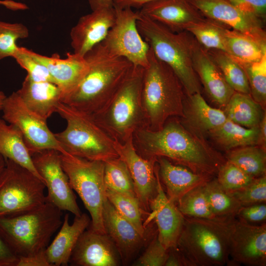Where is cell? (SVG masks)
I'll use <instances>...</instances> for the list:
<instances>
[{
    "label": "cell",
    "mask_w": 266,
    "mask_h": 266,
    "mask_svg": "<svg viewBox=\"0 0 266 266\" xmlns=\"http://www.w3.org/2000/svg\"><path fill=\"white\" fill-rule=\"evenodd\" d=\"M209 207L216 217H235L242 206L236 199L225 191L213 178L203 185Z\"/></svg>",
    "instance_id": "cell-34"
},
{
    "label": "cell",
    "mask_w": 266,
    "mask_h": 266,
    "mask_svg": "<svg viewBox=\"0 0 266 266\" xmlns=\"http://www.w3.org/2000/svg\"><path fill=\"white\" fill-rule=\"evenodd\" d=\"M0 4L12 10H25L28 8L27 5L24 3L12 0H0Z\"/></svg>",
    "instance_id": "cell-51"
},
{
    "label": "cell",
    "mask_w": 266,
    "mask_h": 266,
    "mask_svg": "<svg viewBox=\"0 0 266 266\" xmlns=\"http://www.w3.org/2000/svg\"><path fill=\"white\" fill-rule=\"evenodd\" d=\"M104 182L106 189L137 198L129 170L119 157L104 162Z\"/></svg>",
    "instance_id": "cell-36"
},
{
    "label": "cell",
    "mask_w": 266,
    "mask_h": 266,
    "mask_svg": "<svg viewBox=\"0 0 266 266\" xmlns=\"http://www.w3.org/2000/svg\"><path fill=\"white\" fill-rule=\"evenodd\" d=\"M118 255L106 234L95 232L88 227L78 239L69 264L77 266H116L119 265Z\"/></svg>",
    "instance_id": "cell-20"
},
{
    "label": "cell",
    "mask_w": 266,
    "mask_h": 266,
    "mask_svg": "<svg viewBox=\"0 0 266 266\" xmlns=\"http://www.w3.org/2000/svg\"><path fill=\"white\" fill-rule=\"evenodd\" d=\"M227 161L253 178L266 175V152L258 145L236 148L227 151Z\"/></svg>",
    "instance_id": "cell-32"
},
{
    "label": "cell",
    "mask_w": 266,
    "mask_h": 266,
    "mask_svg": "<svg viewBox=\"0 0 266 266\" xmlns=\"http://www.w3.org/2000/svg\"><path fill=\"white\" fill-rule=\"evenodd\" d=\"M18 258L0 233V266H16Z\"/></svg>",
    "instance_id": "cell-47"
},
{
    "label": "cell",
    "mask_w": 266,
    "mask_h": 266,
    "mask_svg": "<svg viewBox=\"0 0 266 266\" xmlns=\"http://www.w3.org/2000/svg\"><path fill=\"white\" fill-rule=\"evenodd\" d=\"M61 164L70 185L78 194L90 214L89 227L93 231L106 234L103 211L107 199L104 182V162L89 160L60 153Z\"/></svg>",
    "instance_id": "cell-9"
},
{
    "label": "cell",
    "mask_w": 266,
    "mask_h": 266,
    "mask_svg": "<svg viewBox=\"0 0 266 266\" xmlns=\"http://www.w3.org/2000/svg\"><path fill=\"white\" fill-rule=\"evenodd\" d=\"M155 172L157 180L156 196L149 203L150 213L144 227L153 221L157 227V237L166 248L177 246V242L183 228L184 216L176 204L167 197L163 188L156 163Z\"/></svg>",
    "instance_id": "cell-17"
},
{
    "label": "cell",
    "mask_w": 266,
    "mask_h": 266,
    "mask_svg": "<svg viewBox=\"0 0 266 266\" xmlns=\"http://www.w3.org/2000/svg\"><path fill=\"white\" fill-rule=\"evenodd\" d=\"M249 223L265 222L266 219V203L242 206L236 217Z\"/></svg>",
    "instance_id": "cell-46"
},
{
    "label": "cell",
    "mask_w": 266,
    "mask_h": 266,
    "mask_svg": "<svg viewBox=\"0 0 266 266\" xmlns=\"http://www.w3.org/2000/svg\"><path fill=\"white\" fill-rule=\"evenodd\" d=\"M13 58L19 66L25 69L28 75L35 81H49L54 83L47 68L33 58L27 52V49L18 47Z\"/></svg>",
    "instance_id": "cell-43"
},
{
    "label": "cell",
    "mask_w": 266,
    "mask_h": 266,
    "mask_svg": "<svg viewBox=\"0 0 266 266\" xmlns=\"http://www.w3.org/2000/svg\"><path fill=\"white\" fill-rule=\"evenodd\" d=\"M193 65L208 96L217 104L224 107L235 91L226 81L208 50L200 45L195 38Z\"/></svg>",
    "instance_id": "cell-23"
},
{
    "label": "cell",
    "mask_w": 266,
    "mask_h": 266,
    "mask_svg": "<svg viewBox=\"0 0 266 266\" xmlns=\"http://www.w3.org/2000/svg\"><path fill=\"white\" fill-rule=\"evenodd\" d=\"M5 160L0 176V217L36 208L47 200L44 183L28 169Z\"/></svg>",
    "instance_id": "cell-10"
},
{
    "label": "cell",
    "mask_w": 266,
    "mask_h": 266,
    "mask_svg": "<svg viewBox=\"0 0 266 266\" xmlns=\"http://www.w3.org/2000/svg\"><path fill=\"white\" fill-rule=\"evenodd\" d=\"M216 176L218 183L229 193L246 187L255 178L228 161L219 168Z\"/></svg>",
    "instance_id": "cell-41"
},
{
    "label": "cell",
    "mask_w": 266,
    "mask_h": 266,
    "mask_svg": "<svg viewBox=\"0 0 266 266\" xmlns=\"http://www.w3.org/2000/svg\"><path fill=\"white\" fill-rule=\"evenodd\" d=\"M16 266H51L44 251L28 256L19 257Z\"/></svg>",
    "instance_id": "cell-48"
},
{
    "label": "cell",
    "mask_w": 266,
    "mask_h": 266,
    "mask_svg": "<svg viewBox=\"0 0 266 266\" xmlns=\"http://www.w3.org/2000/svg\"><path fill=\"white\" fill-rule=\"evenodd\" d=\"M153 0H113V4L121 7L140 8L145 3Z\"/></svg>",
    "instance_id": "cell-50"
},
{
    "label": "cell",
    "mask_w": 266,
    "mask_h": 266,
    "mask_svg": "<svg viewBox=\"0 0 266 266\" xmlns=\"http://www.w3.org/2000/svg\"><path fill=\"white\" fill-rule=\"evenodd\" d=\"M138 12V30L156 57L174 72L186 95L201 93L200 83L193 65V36L186 31L173 32Z\"/></svg>",
    "instance_id": "cell-6"
},
{
    "label": "cell",
    "mask_w": 266,
    "mask_h": 266,
    "mask_svg": "<svg viewBox=\"0 0 266 266\" xmlns=\"http://www.w3.org/2000/svg\"><path fill=\"white\" fill-rule=\"evenodd\" d=\"M29 34L27 27L22 23H11L0 21V60L13 57L18 46L16 41Z\"/></svg>",
    "instance_id": "cell-40"
},
{
    "label": "cell",
    "mask_w": 266,
    "mask_h": 266,
    "mask_svg": "<svg viewBox=\"0 0 266 266\" xmlns=\"http://www.w3.org/2000/svg\"><path fill=\"white\" fill-rule=\"evenodd\" d=\"M16 92L26 106L45 121L56 112L63 97L61 89L55 84L35 81L28 75Z\"/></svg>",
    "instance_id": "cell-26"
},
{
    "label": "cell",
    "mask_w": 266,
    "mask_h": 266,
    "mask_svg": "<svg viewBox=\"0 0 266 266\" xmlns=\"http://www.w3.org/2000/svg\"><path fill=\"white\" fill-rule=\"evenodd\" d=\"M92 10L102 7L113 6V0H89Z\"/></svg>",
    "instance_id": "cell-53"
},
{
    "label": "cell",
    "mask_w": 266,
    "mask_h": 266,
    "mask_svg": "<svg viewBox=\"0 0 266 266\" xmlns=\"http://www.w3.org/2000/svg\"><path fill=\"white\" fill-rule=\"evenodd\" d=\"M138 11L177 33L186 31L204 17L189 0H153L143 4Z\"/></svg>",
    "instance_id": "cell-19"
},
{
    "label": "cell",
    "mask_w": 266,
    "mask_h": 266,
    "mask_svg": "<svg viewBox=\"0 0 266 266\" xmlns=\"http://www.w3.org/2000/svg\"><path fill=\"white\" fill-rule=\"evenodd\" d=\"M115 19L114 6L98 8L81 17L70 33L73 53L84 57L104 39Z\"/></svg>",
    "instance_id": "cell-18"
},
{
    "label": "cell",
    "mask_w": 266,
    "mask_h": 266,
    "mask_svg": "<svg viewBox=\"0 0 266 266\" xmlns=\"http://www.w3.org/2000/svg\"><path fill=\"white\" fill-rule=\"evenodd\" d=\"M84 57L88 70L77 88L62 102L92 115L111 100L133 65L125 58L111 54L101 42Z\"/></svg>",
    "instance_id": "cell-2"
},
{
    "label": "cell",
    "mask_w": 266,
    "mask_h": 266,
    "mask_svg": "<svg viewBox=\"0 0 266 266\" xmlns=\"http://www.w3.org/2000/svg\"><path fill=\"white\" fill-rule=\"evenodd\" d=\"M168 257V249L160 242L157 233L145 252L134 263L137 266H164Z\"/></svg>",
    "instance_id": "cell-44"
},
{
    "label": "cell",
    "mask_w": 266,
    "mask_h": 266,
    "mask_svg": "<svg viewBox=\"0 0 266 266\" xmlns=\"http://www.w3.org/2000/svg\"><path fill=\"white\" fill-rule=\"evenodd\" d=\"M2 111V118L21 132L31 155L49 149L67 153L48 127L46 121L29 109L17 92L6 97Z\"/></svg>",
    "instance_id": "cell-12"
},
{
    "label": "cell",
    "mask_w": 266,
    "mask_h": 266,
    "mask_svg": "<svg viewBox=\"0 0 266 266\" xmlns=\"http://www.w3.org/2000/svg\"><path fill=\"white\" fill-rule=\"evenodd\" d=\"M6 97V96L4 93L2 91H0V110H2L4 101Z\"/></svg>",
    "instance_id": "cell-55"
},
{
    "label": "cell",
    "mask_w": 266,
    "mask_h": 266,
    "mask_svg": "<svg viewBox=\"0 0 266 266\" xmlns=\"http://www.w3.org/2000/svg\"><path fill=\"white\" fill-rule=\"evenodd\" d=\"M240 65L246 74L251 96L264 108L266 103V55L259 61Z\"/></svg>",
    "instance_id": "cell-39"
},
{
    "label": "cell",
    "mask_w": 266,
    "mask_h": 266,
    "mask_svg": "<svg viewBox=\"0 0 266 266\" xmlns=\"http://www.w3.org/2000/svg\"><path fill=\"white\" fill-rule=\"evenodd\" d=\"M227 119L223 110L209 105L201 93L186 95L183 116L180 121L193 133L203 137L209 131L222 125Z\"/></svg>",
    "instance_id": "cell-27"
},
{
    "label": "cell",
    "mask_w": 266,
    "mask_h": 266,
    "mask_svg": "<svg viewBox=\"0 0 266 266\" xmlns=\"http://www.w3.org/2000/svg\"><path fill=\"white\" fill-rule=\"evenodd\" d=\"M144 68L133 66L108 102L90 115L95 122L113 140L123 143L137 130L147 128L142 102Z\"/></svg>",
    "instance_id": "cell-5"
},
{
    "label": "cell",
    "mask_w": 266,
    "mask_h": 266,
    "mask_svg": "<svg viewBox=\"0 0 266 266\" xmlns=\"http://www.w3.org/2000/svg\"><path fill=\"white\" fill-rule=\"evenodd\" d=\"M0 155L28 169L43 182L35 167L21 132L0 117Z\"/></svg>",
    "instance_id": "cell-28"
},
{
    "label": "cell",
    "mask_w": 266,
    "mask_h": 266,
    "mask_svg": "<svg viewBox=\"0 0 266 266\" xmlns=\"http://www.w3.org/2000/svg\"><path fill=\"white\" fill-rule=\"evenodd\" d=\"M103 219L106 234L113 243L123 264L126 265L142 247L145 237L118 213L107 199Z\"/></svg>",
    "instance_id": "cell-22"
},
{
    "label": "cell",
    "mask_w": 266,
    "mask_h": 266,
    "mask_svg": "<svg viewBox=\"0 0 266 266\" xmlns=\"http://www.w3.org/2000/svg\"><path fill=\"white\" fill-rule=\"evenodd\" d=\"M260 142L259 145L266 149V114L259 125Z\"/></svg>",
    "instance_id": "cell-52"
},
{
    "label": "cell",
    "mask_w": 266,
    "mask_h": 266,
    "mask_svg": "<svg viewBox=\"0 0 266 266\" xmlns=\"http://www.w3.org/2000/svg\"><path fill=\"white\" fill-rule=\"evenodd\" d=\"M115 150L126 164L133 180L136 196L144 215L150 213L149 203L157 194L155 172L157 159H144L137 152L133 137L124 143L114 141Z\"/></svg>",
    "instance_id": "cell-16"
},
{
    "label": "cell",
    "mask_w": 266,
    "mask_h": 266,
    "mask_svg": "<svg viewBox=\"0 0 266 266\" xmlns=\"http://www.w3.org/2000/svg\"><path fill=\"white\" fill-rule=\"evenodd\" d=\"M113 6L115 21L101 43L111 54L125 58L133 66L146 68L150 46L138 30V11L134 12L129 7Z\"/></svg>",
    "instance_id": "cell-11"
},
{
    "label": "cell",
    "mask_w": 266,
    "mask_h": 266,
    "mask_svg": "<svg viewBox=\"0 0 266 266\" xmlns=\"http://www.w3.org/2000/svg\"><path fill=\"white\" fill-rule=\"evenodd\" d=\"M207 134L219 148L227 151L241 147L259 145L260 142L259 126L248 128L228 119Z\"/></svg>",
    "instance_id": "cell-29"
},
{
    "label": "cell",
    "mask_w": 266,
    "mask_h": 266,
    "mask_svg": "<svg viewBox=\"0 0 266 266\" xmlns=\"http://www.w3.org/2000/svg\"><path fill=\"white\" fill-rule=\"evenodd\" d=\"M235 218L184 216L177 247L190 266L230 265V237Z\"/></svg>",
    "instance_id": "cell-3"
},
{
    "label": "cell",
    "mask_w": 266,
    "mask_h": 266,
    "mask_svg": "<svg viewBox=\"0 0 266 266\" xmlns=\"http://www.w3.org/2000/svg\"><path fill=\"white\" fill-rule=\"evenodd\" d=\"M28 53L47 68L54 84L61 89L62 101L77 88L88 70V64L84 57L74 53H67L66 57L57 55L48 57L27 49Z\"/></svg>",
    "instance_id": "cell-21"
},
{
    "label": "cell",
    "mask_w": 266,
    "mask_h": 266,
    "mask_svg": "<svg viewBox=\"0 0 266 266\" xmlns=\"http://www.w3.org/2000/svg\"><path fill=\"white\" fill-rule=\"evenodd\" d=\"M133 141L138 154L144 159L164 157L194 172L212 177L227 161L203 137L184 126L178 117L169 118L159 130L144 128L136 131Z\"/></svg>",
    "instance_id": "cell-1"
},
{
    "label": "cell",
    "mask_w": 266,
    "mask_h": 266,
    "mask_svg": "<svg viewBox=\"0 0 266 266\" xmlns=\"http://www.w3.org/2000/svg\"><path fill=\"white\" fill-rule=\"evenodd\" d=\"M35 167L47 189V200L61 210L80 216L82 213L76 201L68 178L63 168L60 153L45 150L32 155Z\"/></svg>",
    "instance_id": "cell-13"
},
{
    "label": "cell",
    "mask_w": 266,
    "mask_h": 266,
    "mask_svg": "<svg viewBox=\"0 0 266 266\" xmlns=\"http://www.w3.org/2000/svg\"><path fill=\"white\" fill-rule=\"evenodd\" d=\"M165 266H190L182 253L176 246L168 249V257Z\"/></svg>",
    "instance_id": "cell-49"
},
{
    "label": "cell",
    "mask_w": 266,
    "mask_h": 266,
    "mask_svg": "<svg viewBox=\"0 0 266 266\" xmlns=\"http://www.w3.org/2000/svg\"><path fill=\"white\" fill-rule=\"evenodd\" d=\"M208 51L233 89L236 92L251 96L247 77L242 66L223 51L217 49Z\"/></svg>",
    "instance_id": "cell-35"
},
{
    "label": "cell",
    "mask_w": 266,
    "mask_h": 266,
    "mask_svg": "<svg viewBox=\"0 0 266 266\" xmlns=\"http://www.w3.org/2000/svg\"><path fill=\"white\" fill-rule=\"evenodd\" d=\"M205 18L245 34L266 45L265 21L247 14L228 0H189Z\"/></svg>",
    "instance_id": "cell-15"
},
{
    "label": "cell",
    "mask_w": 266,
    "mask_h": 266,
    "mask_svg": "<svg viewBox=\"0 0 266 266\" xmlns=\"http://www.w3.org/2000/svg\"><path fill=\"white\" fill-rule=\"evenodd\" d=\"M56 112L66 122V129L54 133L64 150L89 160L106 161L119 157L112 139L92 116L60 102Z\"/></svg>",
    "instance_id": "cell-8"
},
{
    "label": "cell",
    "mask_w": 266,
    "mask_h": 266,
    "mask_svg": "<svg viewBox=\"0 0 266 266\" xmlns=\"http://www.w3.org/2000/svg\"><path fill=\"white\" fill-rule=\"evenodd\" d=\"M62 210L48 201L33 210L0 217V233L19 257L43 251L61 227Z\"/></svg>",
    "instance_id": "cell-7"
},
{
    "label": "cell",
    "mask_w": 266,
    "mask_h": 266,
    "mask_svg": "<svg viewBox=\"0 0 266 266\" xmlns=\"http://www.w3.org/2000/svg\"><path fill=\"white\" fill-rule=\"evenodd\" d=\"M156 163L161 182L166 189V195L175 204L185 194L213 178L194 172L164 157L157 158Z\"/></svg>",
    "instance_id": "cell-24"
},
{
    "label": "cell",
    "mask_w": 266,
    "mask_h": 266,
    "mask_svg": "<svg viewBox=\"0 0 266 266\" xmlns=\"http://www.w3.org/2000/svg\"><path fill=\"white\" fill-rule=\"evenodd\" d=\"M90 223L91 219L86 213L75 216L71 224L69 223V214L65 215L57 235L44 250L51 266H65L69 264L78 239Z\"/></svg>",
    "instance_id": "cell-25"
},
{
    "label": "cell",
    "mask_w": 266,
    "mask_h": 266,
    "mask_svg": "<svg viewBox=\"0 0 266 266\" xmlns=\"http://www.w3.org/2000/svg\"><path fill=\"white\" fill-rule=\"evenodd\" d=\"M227 29L230 28L216 21L204 17L190 25L186 31L207 50L225 52V32Z\"/></svg>",
    "instance_id": "cell-33"
},
{
    "label": "cell",
    "mask_w": 266,
    "mask_h": 266,
    "mask_svg": "<svg viewBox=\"0 0 266 266\" xmlns=\"http://www.w3.org/2000/svg\"><path fill=\"white\" fill-rule=\"evenodd\" d=\"M241 11L265 21L266 0H228Z\"/></svg>",
    "instance_id": "cell-45"
},
{
    "label": "cell",
    "mask_w": 266,
    "mask_h": 266,
    "mask_svg": "<svg viewBox=\"0 0 266 266\" xmlns=\"http://www.w3.org/2000/svg\"><path fill=\"white\" fill-rule=\"evenodd\" d=\"M241 206L266 203V176L255 178L246 187L230 193Z\"/></svg>",
    "instance_id": "cell-42"
},
{
    "label": "cell",
    "mask_w": 266,
    "mask_h": 266,
    "mask_svg": "<svg viewBox=\"0 0 266 266\" xmlns=\"http://www.w3.org/2000/svg\"><path fill=\"white\" fill-rule=\"evenodd\" d=\"M227 118L240 126L258 127L266 113L250 95L235 92L223 110Z\"/></svg>",
    "instance_id": "cell-30"
},
{
    "label": "cell",
    "mask_w": 266,
    "mask_h": 266,
    "mask_svg": "<svg viewBox=\"0 0 266 266\" xmlns=\"http://www.w3.org/2000/svg\"><path fill=\"white\" fill-rule=\"evenodd\" d=\"M203 185L185 194L176 203L184 216L207 219L216 217L208 205Z\"/></svg>",
    "instance_id": "cell-38"
},
{
    "label": "cell",
    "mask_w": 266,
    "mask_h": 266,
    "mask_svg": "<svg viewBox=\"0 0 266 266\" xmlns=\"http://www.w3.org/2000/svg\"><path fill=\"white\" fill-rule=\"evenodd\" d=\"M225 52L239 64L256 62L266 55V45L231 29L225 32Z\"/></svg>",
    "instance_id": "cell-31"
},
{
    "label": "cell",
    "mask_w": 266,
    "mask_h": 266,
    "mask_svg": "<svg viewBox=\"0 0 266 266\" xmlns=\"http://www.w3.org/2000/svg\"><path fill=\"white\" fill-rule=\"evenodd\" d=\"M5 166V160L2 156L0 155V176Z\"/></svg>",
    "instance_id": "cell-54"
},
{
    "label": "cell",
    "mask_w": 266,
    "mask_h": 266,
    "mask_svg": "<svg viewBox=\"0 0 266 266\" xmlns=\"http://www.w3.org/2000/svg\"><path fill=\"white\" fill-rule=\"evenodd\" d=\"M186 97L177 76L168 66L156 57L150 47L141 92L147 128L159 130L169 118H182Z\"/></svg>",
    "instance_id": "cell-4"
},
{
    "label": "cell",
    "mask_w": 266,
    "mask_h": 266,
    "mask_svg": "<svg viewBox=\"0 0 266 266\" xmlns=\"http://www.w3.org/2000/svg\"><path fill=\"white\" fill-rule=\"evenodd\" d=\"M230 265H266V224L234 221L230 243Z\"/></svg>",
    "instance_id": "cell-14"
},
{
    "label": "cell",
    "mask_w": 266,
    "mask_h": 266,
    "mask_svg": "<svg viewBox=\"0 0 266 266\" xmlns=\"http://www.w3.org/2000/svg\"><path fill=\"white\" fill-rule=\"evenodd\" d=\"M106 196L115 210L128 221L143 237L145 228L143 223L144 215L137 198L106 189Z\"/></svg>",
    "instance_id": "cell-37"
}]
</instances>
